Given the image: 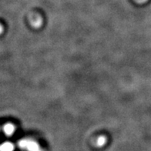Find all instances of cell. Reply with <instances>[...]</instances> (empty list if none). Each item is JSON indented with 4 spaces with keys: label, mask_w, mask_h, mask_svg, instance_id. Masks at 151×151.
Wrapping results in <instances>:
<instances>
[{
    "label": "cell",
    "mask_w": 151,
    "mask_h": 151,
    "mask_svg": "<svg viewBox=\"0 0 151 151\" xmlns=\"http://www.w3.org/2000/svg\"><path fill=\"white\" fill-rule=\"evenodd\" d=\"M3 132L6 135L12 136L15 133V127L11 123H8L3 127Z\"/></svg>",
    "instance_id": "3957f363"
},
{
    "label": "cell",
    "mask_w": 151,
    "mask_h": 151,
    "mask_svg": "<svg viewBox=\"0 0 151 151\" xmlns=\"http://www.w3.org/2000/svg\"><path fill=\"white\" fill-rule=\"evenodd\" d=\"M106 143V138L102 136V137H99L97 138L96 141V145L98 147H102L105 145Z\"/></svg>",
    "instance_id": "5b68a950"
},
{
    "label": "cell",
    "mask_w": 151,
    "mask_h": 151,
    "mask_svg": "<svg viewBox=\"0 0 151 151\" xmlns=\"http://www.w3.org/2000/svg\"><path fill=\"white\" fill-rule=\"evenodd\" d=\"M19 147L26 151H42L38 143L30 139H21L19 142Z\"/></svg>",
    "instance_id": "6da1fadb"
},
{
    "label": "cell",
    "mask_w": 151,
    "mask_h": 151,
    "mask_svg": "<svg viewBox=\"0 0 151 151\" xmlns=\"http://www.w3.org/2000/svg\"><path fill=\"white\" fill-rule=\"evenodd\" d=\"M30 22H31V24H32V26H33L34 28H40V26H42V19L40 16L37 14H34L31 16Z\"/></svg>",
    "instance_id": "7a4b0ae2"
},
{
    "label": "cell",
    "mask_w": 151,
    "mask_h": 151,
    "mask_svg": "<svg viewBox=\"0 0 151 151\" xmlns=\"http://www.w3.org/2000/svg\"><path fill=\"white\" fill-rule=\"evenodd\" d=\"M2 27L0 26V33H2Z\"/></svg>",
    "instance_id": "52a82bcc"
},
{
    "label": "cell",
    "mask_w": 151,
    "mask_h": 151,
    "mask_svg": "<svg viewBox=\"0 0 151 151\" xmlns=\"http://www.w3.org/2000/svg\"><path fill=\"white\" fill-rule=\"evenodd\" d=\"M147 0H135V2H137V3H144V2H147Z\"/></svg>",
    "instance_id": "8992f818"
},
{
    "label": "cell",
    "mask_w": 151,
    "mask_h": 151,
    "mask_svg": "<svg viewBox=\"0 0 151 151\" xmlns=\"http://www.w3.org/2000/svg\"><path fill=\"white\" fill-rule=\"evenodd\" d=\"M14 150V146L9 142H5V143L0 144V151H13Z\"/></svg>",
    "instance_id": "277c9868"
}]
</instances>
